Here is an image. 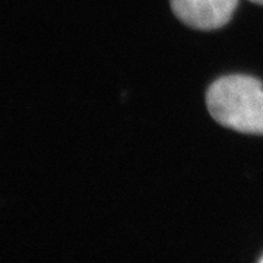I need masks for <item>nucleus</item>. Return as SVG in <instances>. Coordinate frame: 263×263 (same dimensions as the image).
Masks as SVG:
<instances>
[{
  "instance_id": "f257e3e1",
  "label": "nucleus",
  "mask_w": 263,
  "mask_h": 263,
  "mask_svg": "<svg viewBox=\"0 0 263 263\" xmlns=\"http://www.w3.org/2000/svg\"><path fill=\"white\" fill-rule=\"evenodd\" d=\"M206 105L214 120L228 129L263 135V84L259 79L222 76L209 86Z\"/></svg>"
},
{
  "instance_id": "f03ea898",
  "label": "nucleus",
  "mask_w": 263,
  "mask_h": 263,
  "mask_svg": "<svg viewBox=\"0 0 263 263\" xmlns=\"http://www.w3.org/2000/svg\"><path fill=\"white\" fill-rule=\"evenodd\" d=\"M238 0H171L176 16L187 27L218 29L230 22Z\"/></svg>"
},
{
  "instance_id": "7ed1b4c3",
  "label": "nucleus",
  "mask_w": 263,
  "mask_h": 263,
  "mask_svg": "<svg viewBox=\"0 0 263 263\" xmlns=\"http://www.w3.org/2000/svg\"><path fill=\"white\" fill-rule=\"evenodd\" d=\"M250 2H253V3H259V5H263V0H250Z\"/></svg>"
},
{
  "instance_id": "20e7f679",
  "label": "nucleus",
  "mask_w": 263,
  "mask_h": 263,
  "mask_svg": "<svg viewBox=\"0 0 263 263\" xmlns=\"http://www.w3.org/2000/svg\"><path fill=\"white\" fill-rule=\"evenodd\" d=\"M262 262H263V257H262Z\"/></svg>"
}]
</instances>
